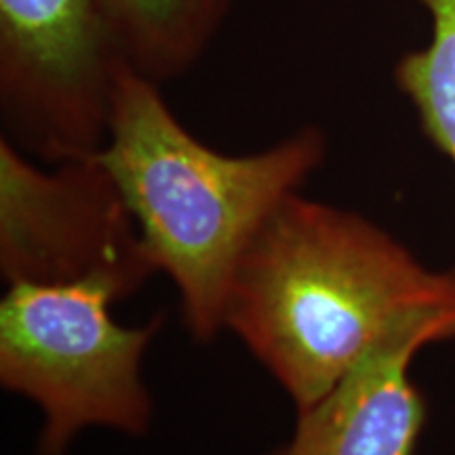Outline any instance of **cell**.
I'll use <instances>...</instances> for the list:
<instances>
[{
    "label": "cell",
    "mask_w": 455,
    "mask_h": 455,
    "mask_svg": "<svg viewBox=\"0 0 455 455\" xmlns=\"http://www.w3.org/2000/svg\"><path fill=\"white\" fill-rule=\"evenodd\" d=\"M455 308V272H432L355 212L295 192L238 261L224 329L258 358L301 413L392 329Z\"/></svg>",
    "instance_id": "1"
},
{
    "label": "cell",
    "mask_w": 455,
    "mask_h": 455,
    "mask_svg": "<svg viewBox=\"0 0 455 455\" xmlns=\"http://www.w3.org/2000/svg\"><path fill=\"white\" fill-rule=\"evenodd\" d=\"M158 84L123 68L98 156L138 224L148 261L178 289L188 331L212 341L224 329L238 261L325 161L327 135L306 124L253 155H224L181 124Z\"/></svg>",
    "instance_id": "2"
},
{
    "label": "cell",
    "mask_w": 455,
    "mask_h": 455,
    "mask_svg": "<svg viewBox=\"0 0 455 455\" xmlns=\"http://www.w3.org/2000/svg\"><path fill=\"white\" fill-rule=\"evenodd\" d=\"M129 295L112 276L9 284L0 301V384L41 409L38 455H66L87 428L133 436L150 428L141 363L164 316L123 327L112 304Z\"/></svg>",
    "instance_id": "3"
},
{
    "label": "cell",
    "mask_w": 455,
    "mask_h": 455,
    "mask_svg": "<svg viewBox=\"0 0 455 455\" xmlns=\"http://www.w3.org/2000/svg\"><path fill=\"white\" fill-rule=\"evenodd\" d=\"M124 66L95 0H0L3 138L44 164L100 155Z\"/></svg>",
    "instance_id": "4"
},
{
    "label": "cell",
    "mask_w": 455,
    "mask_h": 455,
    "mask_svg": "<svg viewBox=\"0 0 455 455\" xmlns=\"http://www.w3.org/2000/svg\"><path fill=\"white\" fill-rule=\"evenodd\" d=\"M0 272L9 284L112 276L133 295L155 268L98 155L41 167L3 138Z\"/></svg>",
    "instance_id": "5"
},
{
    "label": "cell",
    "mask_w": 455,
    "mask_h": 455,
    "mask_svg": "<svg viewBox=\"0 0 455 455\" xmlns=\"http://www.w3.org/2000/svg\"><path fill=\"white\" fill-rule=\"evenodd\" d=\"M455 338V308L401 323L315 407L298 413L293 436L268 455H415L426 403L409 378L424 346Z\"/></svg>",
    "instance_id": "6"
},
{
    "label": "cell",
    "mask_w": 455,
    "mask_h": 455,
    "mask_svg": "<svg viewBox=\"0 0 455 455\" xmlns=\"http://www.w3.org/2000/svg\"><path fill=\"white\" fill-rule=\"evenodd\" d=\"M129 64L156 83L190 72L212 49L235 0H95Z\"/></svg>",
    "instance_id": "7"
},
{
    "label": "cell",
    "mask_w": 455,
    "mask_h": 455,
    "mask_svg": "<svg viewBox=\"0 0 455 455\" xmlns=\"http://www.w3.org/2000/svg\"><path fill=\"white\" fill-rule=\"evenodd\" d=\"M418 3L430 15V41L398 60L395 78L424 133L455 167V0Z\"/></svg>",
    "instance_id": "8"
}]
</instances>
